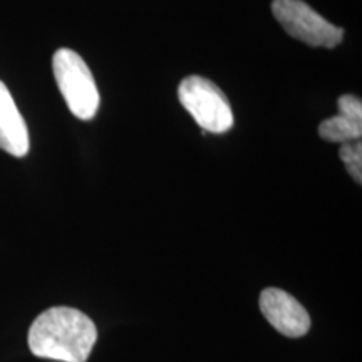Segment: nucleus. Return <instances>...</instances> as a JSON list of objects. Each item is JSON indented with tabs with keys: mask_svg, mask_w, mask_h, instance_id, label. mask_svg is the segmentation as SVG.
<instances>
[{
	"mask_svg": "<svg viewBox=\"0 0 362 362\" xmlns=\"http://www.w3.org/2000/svg\"><path fill=\"white\" fill-rule=\"evenodd\" d=\"M29 131L11 90L0 81V149L22 158L29 153Z\"/></svg>",
	"mask_w": 362,
	"mask_h": 362,
	"instance_id": "6",
	"label": "nucleus"
},
{
	"mask_svg": "<svg viewBox=\"0 0 362 362\" xmlns=\"http://www.w3.org/2000/svg\"><path fill=\"white\" fill-rule=\"evenodd\" d=\"M52 71L72 115L84 121L93 119L99 110V90L84 59L71 49H57L52 57Z\"/></svg>",
	"mask_w": 362,
	"mask_h": 362,
	"instance_id": "2",
	"label": "nucleus"
},
{
	"mask_svg": "<svg viewBox=\"0 0 362 362\" xmlns=\"http://www.w3.org/2000/svg\"><path fill=\"white\" fill-rule=\"evenodd\" d=\"M339 158L357 185L362 181V144L361 141L344 143L339 149Z\"/></svg>",
	"mask_w": 362,
	"mask_h": 362,
	"instance_id": "8",
	"label": "nucleus"
},
{
	"mask_svg": "<svg viewBox=\"0 0 362 362\" xmlns=\"http://www.w3.org/2000/svg\"><path fill=\"white\" fill-rule=\"evenodd\" d=\"M339 112L320 123V138L329 143L359 141L362 134V104L361 99L346 94L337 101Z\"/></svg>",
	"mask_w": 362,
	"mask_h": 362,
	"instance_id": "7",
	"label": "nucleus"
},
{
	"mask_svg": "<svg viewBox=\"0 0 362 362\" xmlns=\"http://www.w3.org/2000/svg\"><path fill=\"white\" fill-rule=\"evenodd\" d=\"M181 106L205 133L221 134L232 129L233 111L218 86L202 76H188L178 88Z\"/></svg>",
	"mask_w": 362,
	"mask_h": 362,
	"instance_id": "3",
	"label": "nucleus"
},
{
	"mask_svg": "<svg viewBox=\"0 0 362 362\" xmlns=\"http://www.w3.org/2000/svg\"><path fill=\"white\" fill-rule=\"evenodd\" d=\"M98 341V329L84 312L52 307L42 312L29 329L34 356L61 362H86Z\"/></svg>",
	"mask_w": 362,
	"mask_h": 362,
	"instance_id": "1",
	"label": "nucleus"
},
{
	"mask_svg": "<svg viewBox=\"0 0 362 362\" xmlns=\"http://www.w3.org/2000/svg\"><path fill=\"white\" fill-rule=\"evenodd\" d=\"M260 310L272 327L287 337H302L310 329V317L300 302L280 288L260 293Z\"/></svg>",
	"mask_w": 362,
	"mask_h": 362,
	"instance_id": "5",
	"label": "nucleus"
},
{
	"mask_svg": "<svg viewBox=\"0 0 362 362\" xmlns=\"http://www.w3.org/2000/svg\"><path fill=\"white\" fill-rule=\"evenodd\" d=\"M272 13L291 37L312 47L332 49L344 39L341 27L330 24L304 0H274Z\"/></svg>",
	"mask_w": 362,
	"mask_h": 362,
	"instance_id": "4",
	"label": "nucleus"
}]
</instances>
